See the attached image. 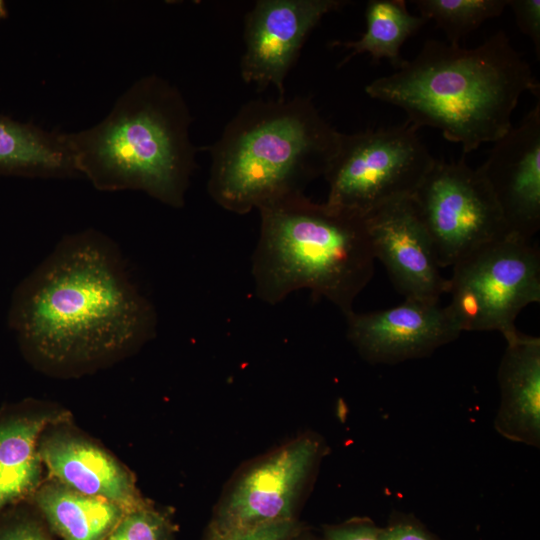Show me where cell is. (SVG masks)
<instances>
[{
	"mask_svg": "<svg viewBox=\"0 0 540 540\" xmlns=\"http://www.w3.org/2000/svg\"><path fill=\"white\" fill-rule=\"evenodd\" d=\"M410 198L441 268L509 235L487 180L464 155L457 161L435 160Z\"/></svg>",
	"mask_w": 540,
	"mask_h": 540,
	"instance_id": "ba28073f",
	"label": "cell"
},
{
	"mask_svg": "<svg viewBox=\"0 0 540 540\" xmlns=\"http://www.w3.org/2000/svg\"><path fill=\"white\" fill-rule=\"evenodd\" d=\"M375 260L386 268L405 299L439 302L450 281L441 274L427 230L410 197L398 199L366 215Z\"/></svg>",
	"mask_w": 540,
	"mask_h": 540,
	"instance_id": "30bf717a",
	"label": "cell"
},
{
	"mask_svg": "<svg viewBox=\"0 0 540 540\" xmlns=\"http://www.w3.org/2000/svg\"><path fill=\"white\" fill-rule=\"evenodd\" d=\"M105 540H174V526L147 502L126 511Z\"/></svg>",
	"mask_w": 540,
	"mask_h": 540,
	"instance_id": "44dd1931",
	"label": "cell"
},
{
	"mask_svg": "<svg viewBox=\"0 0 540 540\" xmlns=\"http://www.w3.org/2000/svg\"><path fill=\"white\" fill-rule=\"evenodd\" d=\"M318 451L311 438L296 440L247 472L210 529L229 530L292 520L295 496Z\"/></svg>",
	"mask_w": 540,
	"mask_h": 540,
	"instance_id": "4fadbf2b",
	"label": "cell"
},
{
	"mask_svg": "<svg viewBox=\"0 0 540 540\" xmlns=\"http://www.w3.org/2000/svg\"><path fill=\"white\" fill-rule=\"evenodd\" d=\"M419 15L433 20L443 30L448 43L460 42L484 22L499 17L508 0H414Z\"/></svg>",
	"mask_w": 540,
	"mask_h": 540,
	"instance_id": "ffe728a7",
	"label": "cell"
},
{
	"mask_svg": "<svg viewBox=\"0 0 540 540\" xmlns=\"http://www.w3.org/2000/svg\"><path fill=\"white\" fill-rule=\"evenodd\" d=\"M519 30L533 43L535 53L540 55V0H508Z\"/></svg>",
	"mask_w": 540,
	"mask_h": 540,
	"instance_id": "cb8c5ba5",
	"label": "cell"
},
{
	"mask_svg": "<svg viewBox=\"0 0 540 540\" xmlns=\"http://www.w3.org/2000/svg\"><path fill=\"white\" fill-rule=\"evenodd\" d=\"M0 540H54L36 510H6L0 514Z\"/></svg>",
	"mask_w": 540,
	"mask_h": 540,
	"instance_id": "7402d4cb",
	"label": "cell"
},
{
	"mask_svg": "<svg viewBox=\"0 0 540 540\" xmlns=\"http://www.w3.org/2000/svg\"><path fill=\"white\" fill-rule=\"evenodd\" d=\"M190 108L161 76L131 84L94 126L68 133L80 177L101 192L141 191L182 208L197 169Z\"/></svg>",
	"mask_w": 540,
	"mask_h": 540,
	"instance_id": "3957f363",
	"label": "cell"
},
{
	"mask_svg": "<svg viewBox=\"0 0 540 540\" xmlns=\"http://www.w3.org/2000/svg\"><path fill=\"white\" fill-rule=\"evenodd\" d=\"M69 418L65 410L45 408L0 420V514L33 497L42 483L40 437Z\"/></svg>",
	"mask_w": 540,
	"mask_h": 540,
	"instance_id": "2e32d148",
	"label": "cell"
},
{
	"mask_svg": "<svg viewBox=\"0 0 540 540\" xmlns=\"http://www.w3.org/2000/svg\"><path fill=\"white\" fill-rule=\"evenodd\" d=\"M295 530L292 519L239 529H210L207 540H287Z\"/></svg>",
	"mask_w": 540,
	"mask_h": 540,
	"instance_id": "603a6c76",
	"label": "cell"
},
{
	"mask_svg": "<svg viewBox=\"0 0 540 540\" xmlns=\"http://www.w3.org/2000/svg\"><path fill=\"white\" fill-rule=\"evenodd\" d=\"M340 135L310 96L250 100L208 147L207 191L235 214L304 193L324 175Z\"/></svg>",
	"mask_w": 540,
	"mask_h": 540,
	"instance_id": "277c9868",
	"label": "cell"
},
{
	"mask_svg": "<svg viewBox=\"0 0 540 540\" xmlns=\"http://www.w3.org/2000/svg\"><path fill=\"white\" fill-rule=\"evenodd\" d=\"M452 267L447 308L461 332L495 330L507 340L519 332L518 314L540 301V251L531 240L506 235Z\"/></svg>",
	"mask_w": 540,
	"mask_h": 540,
	"instance_id": "52a82bcc",
	"label": "cell"
},
{
	"mask_svg": "<svg viewBox=\"0 0 540 540\" xmlns=\"http://www.w3.org/2000/svg\"><path fill=\"white\" fill-rule=\"evenodd\" d=\"M8 326L33 365L72 376L131 354L157 314L118 244L89 228L63 236L16 286Z\"/></svg>",
	"mask_w": 540,
	"mask_h": 540,
	"instance_id": "6da1fadb",
	"label": "cell"
},
{
	"mask_svg": "<svg viewBox=\"0 0 540 540\" xmlns=\"http://www.w3.org/2000/svg\"><path fill=\"white\" fill-rule=\"evenodd\" d=\"M8 16V9L6 3L0 0V21L6 19Z\"/></svg>",
	"mask_w": 540,
	"mask_h": 540,
	"instance_id": "4316f807",
	"label": "cell"
},
{
	"mask_svg": "<svg viewBox=\"0 0 540 540\" xmlns=\"http://www.w3.org/2000/svg\"><path fill=\"white\" fill-rule=\"evenodd\" d=\"M478 170L509 235L531 240L540 228V103L494 142Z\"/></svg>",
	"mask_w": 540,
	"mask_h": 540,
	"instance_id": "8fae6325",
	"label": "cell"
},
{
	"mask_svg": "<svg viewBox=\"0 0 540 540\" xmlns=\"http://www.w3.org/2000/svg\"><path fill=\"white\" fill-rule=\"evenodd\" d=\"M401 125L341 133L324 178L326 203L366 216L389 202L411 197L435 162L417 134Z\"/></svg>",
	"mask_w": 540,
	"mask_h": 540,
	"instance_id": "8992f818",
	"label": "cell"
},
{
	"mask_svg": "<svg viewBox=\"0 0 540 540\" xmlns=\"http://www.w3.org/2000/svg\"><path fill=\"white\" fill-rule=\"evenodd\" d=\"M65 424L50 426L39 440V455L50 479L82 494L107 499L127 511L148 502L125 465L90 439L66 430Z\"/></svg>",
	"mask_w": 540,
	"mask_h": 540,
	"instance_id": "5bb4252c",
	"label": "cell"
},
{
	"mask_svg": "<svg viewBox=\"0 0 540 540\" xmlns=\"http://www.w3.org/2000/svg\"><path fill=\"white\" fill-rule=\"evenodd\" d=\"M498 368L500 406L496 430L531 446L540 441V339L520 331L506 340Z\"/></svg>",
	"mask_w": 540,
	"mask_h": 540,
	"instance_id": "9a60e30c",
	"label": "cell"
},
{
	"mask_svg": "<svg viewBox=\"0 0 540 540\" xmlns=\"http://www.w3.org/2000/svg\"><path fill=\"white\" fill-rule=\"evenodd\" d=\"M365 20L366 30L358 40L331 43L350 51L339 66L357 55L369 54L374 63L387 59L397 69L404 61L401 47L427 22L420 15L411 14L404 0H370Z\"/></svg>",
	"mask_w": 540,
	"mask_h": 540,
	"instance_id": "d6986e66",
	"label": "cell"
},
{
	"mask_svg": "<svg viewBox=\"0 0 540 540\" xmlns=\"http://www.w3.org/2000/svg\"><path fill=\"white\" fill-rule=\"evenodd\" d=\"M380 540H431V538L414 525L399 523L380 530Z\"/></svg>",
	"mask_w": 540,
	"mask_h": 540,
	"instance_id": "484cf974",
	"label": "cell"
},
{
	"mask_svg": "<svg viewBox=\"0 0 540 540\" xmlns=\"http://www.w3.org/2000/svg\"><path fill=\"white\" fill-rule=\"evenodd\" d=\"M347 335L370 361L397 363L423 357L461 333L447 306L405 299L397 306L345 316Z\"/></svg>",
	"mask_w": 540,
	"mask_h": 540,
	"instance_id": "7c38bea8",
	"label": "cell"
},
{
	"mask_svg": "<svg viewBox=\"0 0 540 540\" xmlns=\"http://www.w3.org/2000/svg\"><path fill=\"white\" fill-rule=\"evenodd\" d=\"M529 63L500 30L474 48L430 39L389 75L366 85V94L402 109L407 122L435 128L470 153L513 126L525 92L539 96Z\"/></svg>",
	"mask_w": 540,
	"mask_h": 540,
	"instance_id": "7a4b0ae2",
	"label": "cell"
},
{
	"mask_svg": "<svg viewBox=\"0 0 540 540\" xmlns=\"http://www.w3.org/2000/svg\"><path fill=\"white\" fill-rule=\"evenodd\" d=\"M380 530L368 522L349 523L327 529L328 540H380Z\"/></svg>",
	"mask_w": 540,
	"mask_h": 540,
	"instance_id": "d4e9b609",
	"label": "cell"
},
{
	"mask_svg": "<svg viewBox=\"0 0 540 540\" xmlns=\"http://www.w3.org/2000/svg\"><path fill=\"white\" fill-rule=\"evenodd\" d=\"M0 174L25 178H79L67 132L46 130L0 113Z\"/></svg>",
	"mask_w": 540,
	"mask_h": 540,
	"instance_id": "e0dca14e",
	"label": "cell"
},
{
	"mask_svg": "<svg viewBox=\"0 0 540 540\" xmlns=\"http://www.w3.org/2000/svg\"><path fill=\"white\" fill-rule=\"evenodd\" d=\"M31 499L51 533L62 540H105L127 511L53 479L42 482Z\"/></svg>",
	"mask_w": 540,
	"mask_h": 540,
	"instance_id": "ac0fdd59",
	"label": "cell"
},
{
	"mask_svg": "<svg viewBox=\"0 0 540 540\" xmlns=\"http://www.w3.org/2000/svg\"><path fill=\"white\" fill-rule=\"evenodd\" d=\"M260 234L252 259L255 292L276 304L310 290L346 316L374 273L366 216L291 194L259 209Z\"/></svg>",
	"mask_w": 540,
	"mask_h": 540,
	"instance_id": "5b68a950",
	"label": "cell"
},
{
	"mask_svg": "<svg viewBox=\"0 0 540 540\" xmlns=\"http://www.w3.org/2000/svg\"><path fill=\"white\" fill-rule=\"evenodd\" d=\"M346 0H258L244 19L240 75L259 90L285 97V81L310 32Z\"/></svg>",
	"mask_w": 540,
	"mask_h": 540,
	"instance_id": "9c48e42d",
	"label": "cell"
}]
</instances>
